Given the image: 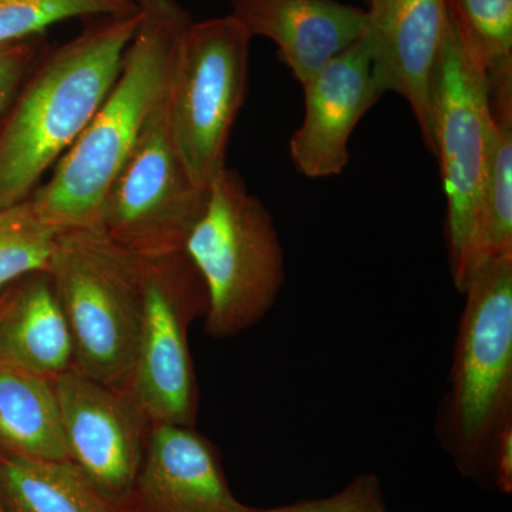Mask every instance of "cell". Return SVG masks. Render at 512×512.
<instances>
[{"label":"cell","mask_w":512,"mask_h":512,"mask_svg":"<svg viewBox=\"0 0 512 512\" xmlns=\"http://www.w3.org/2000/svg\"><path fill=\"white\" fill-rule=\"evenodd\" d=\"M140 23L106 100L29 200L57 231L96 228L111 181L163 103L192 19L177 0H144Z\"/></svg>","instance_id":"1"},{"label":"cell","mask_w":512,"mask_h":512,"mask_svg":"<svg viewBox=\"0 0 512 512\" xmlns=\"http://www.w3.org/2000/svg\"><path fill=\"white\" fill-rule=\"evenodd\" d=\"M141 12L100 16L46 57L0 130V207L28 200L76 143L123 66Z\"/></svg>","instance_id":"2"},{"label":"cell","mask_w":512,"mask_h":512,"mask_svg":"<svg viewBox=\"0 0 512 512\" xmlns=\"http://www.w3.org/2000/svg\"><path fill=\"white\" fill-rule=\"evenodd\" d=\"M461 292L466 305L436 433L460 474L485 480L512 424V256L478 266Z\"/></svg>","instance_id":"3"},{"label":"cell","mask_w":512,"mask_h":512,"mask_svg":"<svg viewBox=\"0 0 512 512\" xmlns=\"http://www.w3.org/2000/svg\"><path fill=\"white\" fill-rule=\"evenodd\" d=\"M183 251L207 291L205 333L229 339L268 315L285 285V256L264 202L225 167L207 188Z\"/></svg>","instance_id":"4"},{"label":"cell","mask_w":512,"mask_h":512,"mask_svg":"<svg viewBox=\"0 0 512 512\" xmlns=\"http://www.w3.org/2000/svg\"><path fill=\"white\" fill-rule=\"evenodd\" d=\"M47 272L69 326L73 366L126 389L143 316L136 256L99 228L69 229L57 235Z\"/></svg>","instance_id":"5"},{"label":"cell","mask_w":512,"mask_h":512,"mask_svg":"<svg viewBox=\"0 0 512 512\" xmlns=\"http://www.w3.org/2000/svg\"><path fill=\"white\" fill-rule=\"evenodd\" d=\"M252 37L231 15L185 30L168 83V126L192 180L208 188L227 151L248 93Z\"/></svg>","instance_id":"6"},{"label":"cell","mask_w":512,"mask_h":512,"mask_svg":"<svg viewBox=\"0 0 512 512\" xmlns=\"http://www.w3.org/2000/svg\"><path fill=\"white\" fill-rule=\"evenodd\" d=\"M143 316L126 389L151 423L195 427L200 392L188 343L207 312V291L184 251L137 258Z\"/></svg>","instance_id":"7"},{"label":"cell","mask_w":512,"mask_h":512,"mask_svg":"<svg viewBox=\"0 0 512 512\" xmlns=\"http://www.w3.org/2000/svg\"><path fill=\"white\" fill-rule=\"evenodd\" d=\"M493 133L487 72L468 53L450 20L431 89V140L446 190L448 256L458 291L466 274Z\"/></svg>","instance_id":"8"},{"label":"cell","mask_w":512,"mask_h":512,"mask_svg":"<svg viewBox=\"0 0 512 512\" xmlns=\"http://www.w3.org/2000/svg\"><path fill=\"white\" fill-rule=\"evenodd\" d=\"M205 198L175 150L164 97L111 181L96 228L136 258L183 251Z\"/></svg>","instance_id":"9"},{"label":"cell","mask_w":512,"mask_h":512,"mask_svg":"<svg viewBox=\"0 0 512 512\" xmlns=\"http://www.w3.org/2000/svg\"><path fill=\"white\" fill-rule=\"evenodd\" d=\"M55 387L69 461L119 507L143 464L153 423L127 389L74 366L55 377Z\"/></svg>","instance_id":"10"},{"label":"cell","mask_w":512,"mask_h":512,"mask_svg":"<svg viewBox=\"0 0 512 512\" xmlns=\"http://www.w3.org/2000/svg\"><path fill=\"white\" fill-rule=\"evenodd\" d=\"M367 5L363 37L377 86L409 103L433 153L431 89L450 23L447 0H369Z\"/></svg>","instance_id":"11"},{"label":"cell","mask_w":512,"mask_h":512,"mask_svg":"<svg viewBox=\"0 0 512 512\" xmlns=\"http://www.w3.org/2000/svg\"><path fill=\"white\" fill-rule=\"evenodd\" d=\"M301 86L305 116L289 141L293 167L313 180L335 177L349 163V141L357 124L383 96L365 37Z\"/></svg>","instance_id":"12"},{"label":"cell","mask_w":512,"mask_h":512,"mask_svg":"<svg viewBox=\"0 0 512 512\" xmlns=\"http://www.w3.org/2000/svg\"><path fill=\"white\" fill-rule=\"evenodd\" d=\"M119 512H258L229 488L220 453L195 427L154 423Z\"/></svg>","instance_id":"13"},{"label":"cell","mask_w":512,"mask_h":512,"mask_svg":"<svg viewBox=\"0 0 512 512\" xmlns=\"http://www.w3.org/2000/svg\"><path fill=\"white\" fill-rule=\"evenodd\" d=\"M249 36L275 43L278 57L303 84L363 36L366 9L335 0H231Z\"/></svg>","instance_id":"14"},{"label":"cell","mask_w":512,"mask_h":512,"mask_svg":"<svg viewBox=\"0 0 512 512\" xmlns=\"http://www.w3.org/2000/svg\"><path fill=\"white\" fill-rule=\"evenodd\" d=\"M0 366L56 377L73 366L69 326L49 272L0 289Z\"/></svg>","instance_id":"15"},{"label":"cell","mask_w":512,"mask_h":512,"mask_svg":"<svg viewBox=\"0 0 512 512\" xmlns=\"http://www.w3.org/2000/svg\"><path fill=\"white\" fill-rule=\"evenodd\" d=\"M0 451L69 461L55 377L0 366Z\"/></svg>","instance_id":"16"},{"label":"cell","mask_w":512,"mask_h":512,"mask_svg":"<svg viewBox=\"0 0 512 512\" xmlns=\"http://www.w3.org/2000/svg\"><path fill=\"white\" fill-rule=\"evenodd\" d=\"M488 89L494 133L460 292L478 266L512 256V83Z\"/></svg>","instance_id":"17"},{"label":"cell","mask_w":512,"mask_h":512,"mask_svg":"<svg viewBox=\"0 0 512 512\" xmlns=\"http://www.w3.org/2000/svg\"><path fill=\"white\" fill-rule=\"evenodd\" d=\"M0 498L6 512H119L72 461L0 451Z\"/></svg>","instance_id":"18"},{"label":"cell","mask_w":512,"mask_h":512,"mask_svg":"<svg viewBox=\"0 0 512 512\" xmlns=\"http://www.w3.org/2000/svg\"><path fill=\"white\" fill-rule=\"evenodd\" d=\"M448 18L488 82L512 77V0H447Z\"/></svg>","instance_id":"19"},{"label":"cell","mask_w":512,"mask_h":512,"mask_svg":"<svg viewBox=\"0 0 512 512\" xmlns=\"http://www.w3.org/2000/svg\"><path fill=\"white\" fill-rule=\"evenodd\" d=\"M57 229L37 214L32 201L0 207V289L33 272L47 271Z\"/></svg>","instance_id":"20"},{"label":"cell","mask_w":512,"mask_h":512,"mask_svg":"<svg viewBox=\"0 0 512 512\" xmlns=\"http://www.w3.org/2000/svg\"><path fill=\"white\" fill-rule=\"evenodd\" d=\"M137 0H0V46L40 36L55 23L137 12Z\"/></svg>","instance_id":"21"},{"label":"cell","mask_w":512,"mask_h":512,"mask_svg":"<svg viewBox=\"0 0 512 512\" xmlns=\"http://www.w3.org/2000/svg\"><path fill=\"white\" fill-rule=\"evenodd\" d=\"M258 512H389L382 483L375 474H360L339 493L318 500L299 501Z\"/></svg>","instance_id":"22"},{"label":"cell","mask_w":512,"mask_h":512,"mask_svg":"<svg viewBox=\"0 0 512 512\" xmlns=\"http://www.w3.org/2000/svg\"><path fill=\"white\" fill-rule=\"evenodd\" d=\"M43 35L0 46V114L6 110L16 90L35 63Z\"/></svg>","instance_id":"23"},{"label":"cell","mask_w":512,"mask_h":512,"mask_svg":"<svg viewBox=\"0 0 512 512\" xmlns=\"http://www.w3.org/2000/svg\"><path fill=\"white\" fill-rule=\"evenodd\" d=\"M491 476L498 490L504 494L512 493V424L505 427L495 443Z\"/></svg>","instance_id":"24"},{"label":"cell","mask_w":512,"mask_h":512,"mask_svg":"<svg viewBox=\"0 0 512 512\" xmlns=\"http://www.w3.org/2000/svg\"><path fill=\"white\" fill-rule=\"evenodd\" d=\"M0 512H6L5 507H3L2 498H0Z\"/></svg>","instance_id":"25"},{"label":"cell","mask_w":512,"mask_h":512,"mask_svg":"<svg viewBox=\"0 0 512 512\" xmlns=\"http://www.w3.org/2000/svg\"><path fill=\"white\" fill-rule=\"evenodd\" d=\"M138 3L144 2V0H137Z\"/></svg>","instance_id":"26"},{"label":"cell","mask_w":512,"mask_h":512,"mask_svg":"<svg viewBox=\"0 0 512 512\" xmlns=\"http://www.w3.org/2000/svg\"><path fill=\"white\" fill-rule=\"evenodd\" d=\"M363 2H366V3H367V2H369V0H363Z\"/></svg>","instance_id":"27"}]
</instances>
